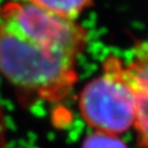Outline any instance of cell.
I'll list each match as a JSON object with an SVG mask.
<instances>
[{
  "instance_id": "cell-1",
  "label": "cell",
  "mask_w": 148,
  "mask_h": 148,
  "mask_svg": "<svg viewBox=\"0 0 148 148\" xmlns=\"http://www.w3.org/2000/svg\"><path fill=\"white\" fill-rule=\"evenodd\" d=\"M76 61L0 26V72L16 88L42 100L55 103L69 96L78 79Z\"/></svg>"
},
{
  "instance_id": "cell-2",
  "label": "cell",
  "mask_w": 148,
  "mask_h": 148,
  "mask_svg": "<svg viewBox=\"0 0 148 148\" xmlns=\"http://www.w3.org/2000/svg\"><path fill=\"white\" fill-rule=\"evenodd\" d=\"M79 112L93 132L121 136L133 128L135 99L126 78V63L108 55L100 73L82 90L78 99Z\"/></svg>"
},
{
  "instance_id": "cell-3",
  "label": "cell",
  "mask_w": 148,
  "mask_h": 148,
  "mask_svg": "<svg viewBox=\"0 0 148 148\" xmlns=\"http://www.w3.org/2000/svg\"><path fill=\"white\" fill-rule=\"evenodd\" d=\"M0 26L35 45L77 58L88 33L76 21L56 15L30 0H11L0 10Z\"/></svg>"
},
{
  "instance_id": "cell-4",
  "label": "cell",
  "mask_w": 148,
  "mask_h": 148,
  "mask_svg": "<svg viewBox=\"0 0 148 148\" xmlns=\"http://www.w3.org/2000/svg\"><path fill=\"white\" fill-rule=\"evenodd\" d=\"M126 78L135 99L134 131L139 148H148V42L140 43L126 64Z\"/></svg>"
},
{
  "instance_id": "cell-5",
  "label": "cell",
  "mask_w": 148,
  "mask_h": 148,
  "mask_svg": "<svg viewBox=\"0 0 148 148\" xmlns=\"http://www.w3.org/2000/svg\"><path fill=\"white\" fill-rule=\"evenodd\" d=\"M30 1L56 15L76 21V19L90 5L91 0H30Z\"/></svg>"
},
{
  "instance_id": "cell-6",
  "label": "cell",
  "mask_w": 148,
  "mask_h": 148,
  "mask_svg": "<svg viewBox=\"0 0 148 148\" xmlns=\"http://www.w3.org/2000/svg\"><path fill=\"white\" fill-rule=\"evenodd\" d=\"M82 148H128L120 136L99 132L89 134L82 145Z\"/></svg>"
}]
</instances>
